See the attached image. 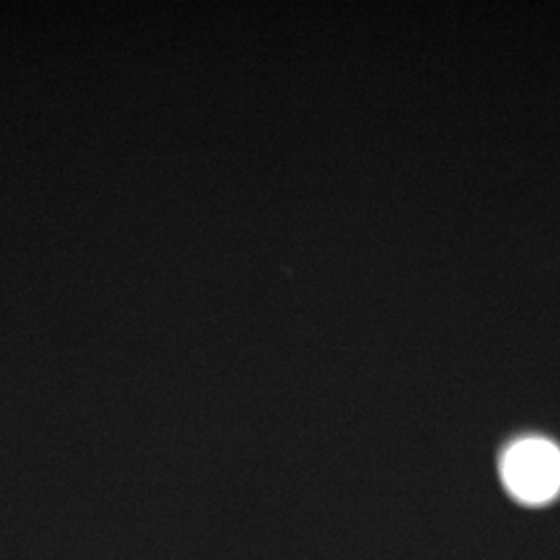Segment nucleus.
Segmentation results:
<instances>
[{"mask_svg": "<svg viewBox=\"0 0 560 560\" xmlns=\"http://www.w3.org/2000/svg\"><path fill=\"white\" fill-rule=\"evenodd\" d=\"M504 485L523 503H547L560 490V451L552 442L528 438L515 442L503 458Z\"/></svg>", "mask_w": 560, "mask_h": 560, "instance_id": "f257e3e1", "label": "nucleus"}]
</instances>
